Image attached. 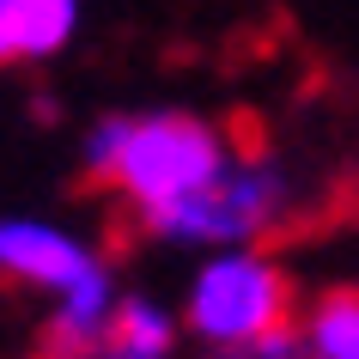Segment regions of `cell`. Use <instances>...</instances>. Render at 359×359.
<instances>
[{
  "label": "cell",
  "mask_w": 359,
  "mask_h": 359,
  "mask_svg": "<svg viewBox=\"0 0 359 359\" xmlns=\"http://www.w3.org/2000/svg\"><path fill=\"white\" fill-rule=\"evenodd\" d=\"M231 158V134L201 110H110L79 134V170L104 183L134 219L208 189Z\"/></svg>",
  "instance_id": "6da1fadb"
},
{
  "label": "cell",
  "mask_w": 359,
  "mask_h": 359,
  "mask_svg": "<svg viewBox=\"0 0 359 359\" xmlns=\"http://www.w3.org/2000/svg\"><path fill=\"white\" fill-rule=\"evenodd\" d=\"M177 317H183V335H195L208 353L238 359L244 347L299 317V286L286 262L262 244L213 250V256H195Z\"/></svg>",
  "instance_id": "7a4b0ae2"
},
{
  "label": "cell",
  "mask_w": 359,
  "mask_h": 359,
  "mask_svg": "<svg viewBox=\"0 0 359 359\" xmlns=\"http://www.w3.org/2000/svg\"><path fill=\"white\" fill-rule=\"evenodd\" d=\"M292 201H299V177H292L286 158H274V152H238L208 189L183 195L165 213H147L140 231L158 238V244H170V250L213 256V250L262 244L268 231L286 226Z\"/></svg>",
  "instance_id": "3957f363"
},
{
  "label": "cell",
  "mask_w": 359,
  "mask_h": 359,
  "mask_svg": "<svg viewBox=\"0 0 359 359\" xmlns=\"http://www.w3.org/2000/svg\"><path fill=\"white\" fill-rule=\"evenodd\" d=\"M104 274H110V256L86 231L43 219V213H0V280L61 304Z\"/></svg>",
  "instance_id": "277c9868"
},
{
  "label": "cell",
  "mask_w": 359,
  "mask_h": 359,
  "mask_svg": "<svg viewBox=\"0 0 359 359\" xmlns=\"http://www.w3.org/2000/svg\"><path fill=\"white\" fill-rule=\"evenodd\" d=\"M86 0H0V67L55 61L79 37Z\"/></svg>",
  "instance_id": "5b68a950"
},
{
  "label": "cell",
  "mask_w": 359,
  "mask_h": 359,
  "mask_svg": "<svg viewBox=\"0 0 359 359\" xmlns=\"http://www.w3.org/2000/svg\"><path fill=\"white\" fill-rule=\"evenodd\" d=\"M177 347H183V317L152 292H122L92 359H177Z\"/></svg>",
  "instance_id": "8992f818"
},
{
  "label": "cell",
  "mask_w": 359,
  "mask_h": 359,
  "mask_svg": "<svg viewBox=\"0 0 359 359\" xmlns=\"http://www.w3.org/2000/svg\"><path fill=\"white\" fill-rule=\"evenodd\" d=\"M292 329L304 359H359V286H323Z\"/></svg>",
  "instance_id": "52a82bcc"
},
{
  "label": "cell",
  "mask_w": 359,
  "mask_h": 359,
  "mask_svg": "<svg viewBox=\"0 0 359 359\" xmlns=\"http://www.w3.org/2000/svg\"><path fill=\"white\" fill-rule=\"evenodd\" d=\"M238 359H304V353H299V329L286 323V329H274V335H262L256 347H244Z\"/></svg>",
  "instance_id": "ba28073f"
}]
</instances>
